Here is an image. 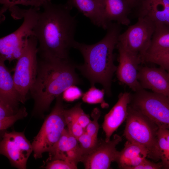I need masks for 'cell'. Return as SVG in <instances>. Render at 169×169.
Listing matches in <instances>:
<instances>
[{"label": "cell", "instance_id": "4dcf8cb0", "mask_svg": "<svg viewBox=\"0 0 169 169\" xmlns=\"http://www.w3.org/2000/svg\"><path fill=\"white\" fill-rule=\"evenodd\" d=\"M44 168L47 169H77V164L61 159H56L48 161Z\"/></svg>", "mask_w": 169, "mask_h": 169}, {"label": "cell", "instance_id": "6da1fadb", "mask_svg": "<svg viewBox=\"0 0 169 169\" xmlns=\"http://www.w3.org/2000/svg\"><path fill=\"white\" fill-rule=\"evenodd\" d=\"M42 7L33 29L38 44V54L42 58H70L77 24L75 16L70 13L72 9L66 3L54 4L51 1Z\"/></svg>", "mask_w": 169, "mask_h": 169}, {"label": "cell", "instance_id": "3957f363", "mask_svg": "<svg viewBox=\"0 0 169 169\" xmlns=\"http://www.w3.org/2000/svg\"><path fill=\"white\" fill-rule=\"evenodd\" d=\"M120 24L110 22L104 37L98 42L87 44L75 41L73 48L78 50L84 59L83 64L76 65L82 74L89 81L91 86L100 83L105 93L111 95L112 79L117 67L114 64L113 51L121 33Z\"/></svg>", "mask_w": 169, "mask_h": 169}, {"label": "cell", "instance_id": "836d02e7", "mask_svg": "<svg viewBox=\"0 0 169 169\" xmlns=\"http://www.w3.org/2000/svg\"><path fill=\"white\" fill-rule=\"evenodd\" d=\"M16 113L8 106L0 102V120Z\"/></svg>", "mask_w": 169, "mask_h": 169}, {"label": "cell", "instance_id": "7c38bea8", "mask_svg": "<svg viewBox=\"0 0 169 169\" xmlns=\"http://www.w3.org/2000/svg\"><path fill=\"white\" fill-rule=\"evenodd\" d=\"M122 140L120 136L115 134L108 141H99L95 148L84 156L82 162L86 169H110L111 163L115 161L118 151L116 146Z\"/></svg>", "mask_w": 169, "mask_h": 169}, {"label": "cell", "instance_id": "f1b7e54d", "mask_svg": "<svg viewBox=\"0 0 169 169\" xmlns=\"http://www.w3.org/2000/svg\"><path fill=\"white\" fill-rule=\"evenodd\" d=\"M64 110V116L67 127L70 133L77 139L85 131L83 128Z\"/></svg>", "mask_w": 169, "mask_h": 169}, {"label": "cell", "instance_id": "cb8c5ba5", "mask_svg": "<svg viewBox=\"0 0 169 169\" xmlns=\"http://www.w3.org/2000/svg\"><path fill=\"white\" fill-rule=\"evenodd\" d=\"M78 140L83 155V158L95 148L99 142L98 139L89 135L85 131L78 138Z\"/></svg>", "mask_w": 169, "mask_h": 169}, {"label": "cell", "instance_id": "2e32d148", "mask_svg": "<svg viewBox=\"0 0 169 169\" xmlns=\"http://www.w3.org/2000/svg\"><path fill=\"white\" fill-rule=\"evenodd\" d=\"M131 94L125 92L119 95L115 105L105 117L102 128L104 131L105 141H108L114 133L126 119L128 106L131 101Z\"/></svg>", "mask_w": 169, "mask_h": 169}, {"label": "cell", "instance_id": "5bb4252c", "mask_svg": "<svg viewBox=\"0 0 169 169\" xmlns=\"http://www.w3.org/2000/svg\"><path fill=\"white\" fill-rule=\"evenodd\" d=\"M138 79L143 89L151 90L169 98V73L162 68L140 67Z\"/></svg>", "mask_w": 169, "mask_h": 169}, {"label": "cell", "instance_id": "484cf974", "mask_svg": "<svg viewBox=\"0 0 169 169\" xmlns=\"http://www.w3.org/2000/svg\"><path fill=\"white\" fill-rule=\"evenodd\" d=\"M27 115L26 108L24 106L21 107L16 114L0 120V131H5L13 125L16 121L23 119Z\"/></svg>", "mask_w": 169, "mask_h": 169}, {"label": "cell", "instance_id": "d4e9b609", "mask_svg": "<svg viewBox=\"0 0 169 169\" xmlns=\"http://www.w3.org/2000/svg\"><path fill=\"white\" fill-rule=\"evenodd\" d=\"M105 93L104 89L100 90L92 86L83 94L82 100L84 102L90 104L105 103L104 101Z\"/></svg>", "mask_w": 169, "mask_h": 169}, {"label": "cell", "instance_id": "9c48e42d", "mask_svg": "<svg viewBox=\"0 0 169 169\" xmlns=\"http://www.w3.org/2000/svg\"><path fill=\"white\" fill-rule=\"evenodd\" d=\"M155 26V23L148 18L138 17L136 23L120 33L118 43L142 59L150 46Z\"/></svg>", "mask_w": 169, "mask_h": 169}, {"label": "cell", "instance_id": "4316f807", "mask_svg": "<svg viewBox=\"0 0 169 169\" xmlns=\"http://www.w3.org/2000/svg\"><path fill=\"white\" fill-rule=\"evenodd\" d=\"M163 130L166 139L160 145V159L164 168L169 169V130L167 129Z\"/></svg>", "mask_w": 169, "mask_h": 169}, {"label": "cell", "instance_id": "ac0fdd59", "mask_svg": "<svg viewBox=\"0 0 169 169\" xmlns=\"http://www.w3.org/2000/svg\"><path fill=\"white\" fill-rule=\"evenodd\" d=\"M66 4L71 9L76 8L95 25L106 29L101 0H68Z\"/></svg>", "mask_w": 169, "mask_h": 169}, {"label": "cell", "instance_id": "277c9868", "mask_svg": "<svg viewBox=\"0 0 169 169\" xmlns=\"http://www.w3.org/2000/svg\"><path fill=\"white\" fill-rule=\"evenodd\" d=\"M124 135L127 140L144 146L147 157L155 162L160 160L158 134L159 128L130 104L128 105Z\"/></svg>", "mask_w": 169, "mask_h": 169}, {"label": "cell", "instance_id": "d6a6232c", "mask_svg": "<svg viewBox=\"0 0 169 169\" xmlns=\"http://www.w3.org/2000/svg\"><path fill=\"white\" fill-rule=\"evenodd\" d=\"M163 168L161 163H156L145 158L140 164L132 169H160Z\"/></svg>", "mask_w": 169, "mask_h": 169}, {"label": "cell", "instance_id": "8992f818", "mask_svg": "<svg viewBox=\"0 0 169 169\" xmlns=\"http://www.w3.org/2000/svg\"><path fill=\"white\" fill-rule=\"evenodd\" d=\"M63 100L62 94L57 97L54 107L33 140L32 144L33 156L36 159L42 158L44 153L52 150L65 128V109Z\"/></svg>", "mask_w": 169, "mask_h": 169}, {"label": "cell", "instance_id": "e575fe53", "mask_svg": "<svg viewBox=\"0 0 169 169\" xmlns=\"http://www.w3.org/2000/svg\"><path fill=\"white\" fill-rule=\"evenodd\" d=\"M138 0H126L127 2L132 9L135 6Z\"/></svg>", "mask_w": 169, "mask_h": 169}, {"label": "cell", "instance_id": "e0dca14e", "mask_svg": "<svg viewBox=\"0 0 169 169\" xmlns=\"http://www.w3.org/2000/svg\"><path fill=\"white\" fill-rule=\"evenodd\" d=\"M5 61L0 57V102L17 113L20 108V98L13 77L6 66Z\"/></svg>", "mask_w": 169, "mask_h": 169}, {"label": "cell", "instance_id": "1f68e13d", "mask_svg": "<svg viewBox=\"0 0 169 169\" xmlns=\"http://www.w3.org/2000/svg\"><path fill=\"white\" fill-rule=\"evenodd\" d=\"M62 94L63 99L68 101H74L79 99L83 95L81 90L75 85L71 86Z\"/></svg>", "mask_w": 169, "mask_h": 169}, {"label": "cell", "instance_id": "4fadbf2b", "mask_svg": "<svg viewBox=\"0 0 169 169\" xmlns=\"http://www.w3.org/2000/svg\"><path fill=\"white\" fill-rule=\"evenodd\" d=\"M49 153L47 162L61 159L77 164L83 159L78 139L70 133L67 128H65L56 144Z\"/></svg>", "mask_w": 169, "mask_h": 169}, {"label": "cell", "instance_id": "d6986e66", "mask_svg": "<svg viewBox=\"0 0 169 169\" xmlns=\"http://www.w3.org/2000/svg\"><path fill=\"white\" fill-rule=\"evenodd\" d=\"M148 151L143 146L127 140L124 147L118 151L115 160L119 168L132 169L147 157Z\"/></svg>", "mask_w": 169, "mask_h": 169}, {"label": "cell", "instance_id": "ffe728a7", "mask_svg": "<svg viewBox=\"0 0 169 169\" xmlns=\"http://www.w3.org/2000/svg\"><path fill=\"white\" fill-rule=\"evenodd\" d=\"M105 20L107 24L115 21L126 26L131 23L128 17L132 9L126 0H101Z\"/></svg>", "mask_w": 169, "mask_h": 169}, {"label": "cell", "instance_id": "9a60e30c", "mask_svg": "<svg viewBox=\"0 0 169 169\" xmlns=\"http://www.w3.org/2000/svg\"><path fill=\"white\" fill-rule=\"evenodd\" d=\"M132 9L137 18H146L155 24L169 27V0H138Z\"/></svg>", "mask_w": 169, "mask_h": 169}, {"label": "cell", "instance_id": "7a4b0ae2", "mask_svg": "<svg viewBox=\"0 0 169 169\" xmlns=\"http://www.w3.org/2000/svg\"><path fill=\"white\" fill-rule=\"evenodd\" d=\"M76 65L70 58L38 59L36 78L29 92L34 100L33 115L43 117L54 99L71 86L80 83Z\"/></svg>", "mask_w": 169, "mask_h": 169}, {"label": "cell", "instance_id": "f546056e", "mask_svg": "<svg viewBox=\"0 0 169 169\" xmlns=\"http://www.w3.org/2000/svg\"><path fill=\"white\" fill-rule=\"evenodd\" d=\"M142 62L156 64L169 73V51L157 56L144 58Z\"/></svg>", "mask_w": 169, "mask_h": 169}, {"label": "cell", "instance_id": "30bf717a", "mask_svg": "<svg viewBox=\"0 0 169 169\" xmlns=\"http://www.w3.org/2000/svg\"><path fill=\"white\" fill-rule=\"evenodd\" d=\"M33 151L32 144L24 131L5 132L0 143V153L7 157L12 166L19 169L27 168L28 160Z\"/></svg>", "mask_w": 169, "mask_h": 169}, {"label": "cell", "instance_id": "52a82bcc", "mask_svg": "<svg viewBox=\"0 0 169 169\" xmlns=\"http://www.w3.org/2000/svg\"><path fill=\"white\" fill-rule=\"evenodd\" d=\"M38 42L32 35L28 38L23 51L18 59L13 78L20 103H24L27 95L37 75Z\"/></svg>", "mask_w": 169, "mask_h": 169}, {"label": "cell", "instance_id": "5b68a950", "mask_svg": "<svg viewBox=\"0 0 169 169\" xmlns=\"http://www.w3.org/2000/svg\"><path fill=\"white\" fill-rule=\"evenodd\" d=\"M9 10L19 13L23 18L22 23L18 29L0 39V57L10 62L20 57L28 38L33 35V29L38 18L40 8L31 7L28 9H22L15 6Z\"/></svg>", "mask_w": 169, "mask_h": 169}, {"label": "cell", "instance_id": "8fae6325", "mask_svg": "<svg viewBox=\"0 0 169 169\" xmlns=\"http://www.w3.org/2000/svg\"><path fill=\"white\" fill-rule=\"evenodd\" d=\"M116 47L119 52V65L116 74L118 80L127 85L134 92L142 89L138 79L141 57L126 50L118 43Z\"/></svg>", "mask_w": 169, "mask_h": 169}, {"label": "cell", "instance_id": "7402d4cb", "mask_svg": "<svg viewBox=\"0 0 169 169\" xmlns=\"http://www.w3.org/2000/svg\"><path fill=\"white\" fill-rule=\"evenodd\" d=\"M51 1V0H0V3L2 5L0 9V15L10 8L17 5L40 8L46 3Z\"/></svg>", "mask_w": 169, "mask_h": 169}, {"label": "cell", "instance_id": "83f0119b", "mask_svg": "<svg viewBox=\"0 0 169 169\" xmlns=\"http://www.w3.org/2000/svg\"><path fill=\"white\" fill-rule=\"evenodd\" d=\"M100 115V110L97 108H95L91 114L93 119L91 120L85 130L88 135L97 139L99 128L98 120Z\"/></svg>", "mask_w": 169, "mask_h": 169}, {"label": "cell", "instance_id": "ba28073f", "mask_svg": "<svg viewBox=\"0 0 169 169\" xmlns=\"http://www.w3.org/2000/svg\"><path fill=\"white\" fill-rule=\"evenodd\" d=\"M130 104L159 128L169 129V98L166 96L142 89L131 95Z\"/></svg>", "mask_w": 169, "mask_h": 169}, {"label": "cell", "instance_id": "603a6c76", "mask_svg": "<svg viewBox=\"0 0 169 169\" xmlns=\"http://www.w3.org/2000/svg\"><path fill=\"white\" fill-rule=\"evenodd\" d=\"M65 111L85 130L91 120L89 115L82 109L81 103H79L69 109H65Z\"/></svg>", "mask_w": 169, "mask_h": 169}, {"label": "cell", "instance_id": "44dd1931", "mask_svg": "<svg viewBox=\"0 0 169 169\" xmlns=\"http://www.w3.org/2000/svg\"><path fill=\"white\" fill-rule=\"evenodd\" d=\"M150 46L142 59L159 55L169 51V27L156 24Z\"/></svg>", "mask_w": 169, "mask_h": 169}]
</instances>
